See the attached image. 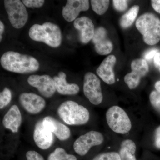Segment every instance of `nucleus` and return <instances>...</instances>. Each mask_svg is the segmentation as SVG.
I'll return each mask as SVG.
<instances>
[{
    "label": "nucleus",
    "instance_id": "obj_1",
    "mask_svg": "<svg viewBox=\"0 0 160 160\" xmlns=\"http://www.w3.org/2000/svg\"><path fill=\"white\" fill-rule=\"evenodd\" d=\"M0 62L6 70L21 74L35 72L38 70L40 66L35 58L14 51L5 52L1 57Z\"/></svg>",
    "mask_w": 160,
    "mask_h": 160
},
{
    "label": "nucleus",
    "instance_id": "obj_2",
    "mask_svg": "<svg viewBox=\"0 0 160 160\" xmlns=\"http://www.w3.org/2000/svg\"><path fill=\"white\" fill-rule=\"evenodd\" d=\"M30 38L33 41L43 42L53 48H57L62 42L61 29L54 23L46 22L42 25L34 24L29 30Z\"/></svg>",
    "mask_w": 160,
    "mask_h": 160
},
{
    "label": "nucleus",
    "instance_id": "obj_3",
    "mask_svg": "<svg viewBox=\"0 0 160 160\" xmlns=\"http://www.w3.org/2000/svg\"><path fill=\"white\" fill-rule=\"evenodd\" d=\"M58 114L63 122L70 126L86 124L89 122L90 114L88 109L74 101H65L59 106Z\"/></svg>",
    "mask_w": 160,
    "mask_h": 160
},
{
    "label": "nucleus",
    "instance_id": "obj_4",
    "mask_svg": "<svg viewBox=\"0 0 160 160\" xmlns=\"http://www.w3.org/2000/svg\"><path fill=\"white\" fill-rule=\"evenodd\" d=\"M136 27L143 36L144 42L150 46L160 41V20L153 13L146 12L137 20Z\"/></svg>",
    "mask_w": 160,
    "mask_h": 160
},
{
    "label": "nucleus",
    "instance_id": "obj_5",
    "mask_svg": "<svg viewBox=\"0 0 160 160\" xmlns=\"http://www.w3.org/2000/svg\"><path fill=\"white\" fill-rule=\"evenodd\" d=\"M107 124L109 128L116 133L126 134L132 128V123L128 115L119 106H112L106 113Z\"/></svg>",
    "mask_w": 160,
    "mask_h": 160
},
{
    "label": "nucleus",
    "instance_id": "obj_6",
    "mask_svg": "<svg viewBox=\"0 0 160 160\" xmlns=\"http://www.w3.org/2000/svg\"><path fill=\"white\" fill-rule=\"evenodd\" d=\"M4 6L12 27L22 28L27 23L28 13L25 5L19 0H5Z\"/></svg>",
    "mask_w": 160,
    "mask_h": 160
},
{
    "label": "nucleus",
    "instance_id": "obj_7",
    "mask_svg": "<svg viewBox=\"0 0 160 160\" xmlns=\"http://www.w3.org/2000/svg\"><path fill=\"white\" fill-rule=\"evenodd\" d=\"M83 92L85 96L93 105H98L102 102L101 81L93 72H87L84 76Z\"/></svg>",
    "mask_w": 160,
    "mask_h": 160
},
{
    "label": "nucleus",
    "instance_id": "obj_8",
    "mask_svg": "<svg viewBox=\"0 0 160 160\" xmlns=\"http://www.w3.org/2000/svg\"><path fill=\"white\" fill-rule=\"evenodd\" d=\"M104 138L99 132L91 130L78 138L73 143L75 152L80 156L85 155L93 146L103 143Z\"/></svg>",
    "mask_w": 160,
    "mask_h": 160
},
{
    "label": "nucleus",
    "instance_id": "obj_9",
    "mask_svg": "<svg viewBox=\"0 0 160 160\" xmlns=\"http://www.w3.org/2000/svg\"><path fill=\"white\" fill-rule=\"evenodd\" d=\"M132 71L125 76L124 81L130 89L136 88L141 79L149 71V65L144 59H136L131 64Z\"/></svg>",
    "mask_w": 160,
    "mask_h": 160
},
{
    "label": "nucleus",
    "instance_id": "obj_10",
    "mask_svg": "<svg viewBox=\"0 0 160 160\" xmlns=\"http://www.w3.org/2000/svg\"><path fill=\"white\" fill-rule=\"evenodd\" d=\"M27 82L46 98L52 97L57 91L53 78L48 75H32L27 79Z\"/></svg>",
    "mask_w": 160,
    "mask_h": 160
},
{
    "label": "nucleus",
    "instance_id": "obj_11",
    "mask_svg": "<svg viewBox=\"0 0 160 160\" xmlns=\"http://www.w3.org/2000/svg\"><path fill=\"white\" fill-rule=\"evenodd\" d=\"M19 101L24 109L32 114L39 113L46 107L45 99L32 92H23L20 94Z\"/></svg>",
    "mask_w": 160,
    "mask_h": 160
},
{
    "label": "nucleus",
    "instance_id": "obj_12",
    "mask_svg": "<svg viewBox=\"0 0 160 160\" xmlns=\"http://www.w3.org/2000/svg\"><path fill=\"white\" fill-rule=\"evenodd\" d=\"M92 42L96 52L101 55L109 54L113 49V44L108 36L107 30L103 27L95 30Z\"/></svg>",
    "mask_w": 160,
    "mask_h": 160
},
{
    "label": "nucleus",
    "instance_id": "obj_13",
    "mask_svg": "<svg viewBox=\"0 0 160 160\" xmlns=\"http://www.w3.org/2000/svg\"><path fill=\"white\" fill-rule=\"evenodd\" d=\"M89 8L88 0H68L63 7L62 15L67 22H72L77 18L81 12L87 11Z\"/></svg>",
    "mask_w": 160,
    "mask_h": 160
},
{
    "label": "nucleus",
    "instance_id": "obj_14",
    "mask_svg": "<svg viewBox=\"0 0 160 160\" xmlns=\"http://www.w3.org/2000/svg\"><path fill=\"white\" fill-rule=\"evenodd\" d=\"M53 133L45 128L42 120L36 124L33 131V140L36 145L40 149H47L52 145L53 142Z\"/></svg>",
    "mask_w": 160,
    "mask_h": 160
},
{
    "label": "nucleus",
    "instance_id": "obj_15",
    "mask_svg": "<svg viewBox=\"0 0 160 160\" xmlns=\"http://www.w3.org/2000/svg\"><path fill=\"white\" fill-rule=\"evenodd\" d=\"M43 125L60 141H66L71 135L70 130L68 126L56 119L51 116H46L42 120Z\"/></svg>",
    "mask_w": 160,
    "mask_h": 160
},
{
    "label": "nucleus",
    "instance_id": "obj_16",
    "mask_svg": "<svg viewBox=\"0 0 160 160\" xmlns=\"http://www.w3.org/2000/svg\"><path fill=\"white\" fill-rule=\"evenodd\" d=\"M116 62V57L110 55L103 60L97 69L98 75L108 85H112L115 82L113 68Z\"/></svg>",
    "mask_w": 160,
    "mask_h": 160
},
{
    "label": "nucleus",
    "instance_id": "obj_17",
    "mask_svg": "<svg viewBox=\"0 0 160 160\" xmlns=\"http://www.w3.org/2000/svg\"><path fill=\"white\" fill-rule=\"evenodd\" d=\"M73 26L80 32V41L87 44L91 40L94 34V26L91 19L87 17H82L75 20Z\"/></svg>",
    "mask_w": 160,
    "mask_h": 160
},
{
    "label": "nucleus",
    "instance_id": "obj_18",
    "mask_svg": "<svg viewBox=\"0 0 160 160\" xmlns=\"http://www.w3.org/2000/svg\"><path fill=\"white\" fill-rule=\"evenodd\" d=\"M22 123V115L21 111L17 105H13L3 118V126L12 132H17Z\"/></svg>",
    "mask_w": 160,
    "mask_h": 160
},
{
    "label": "nucleus",
    "instance_id": "obj_19",
    "mask_svg": "<svg viewBox=\"0 0 160 160\" xmlns=\"http://www.w3.org/2000/svg\"><path fill=\"white\" fill-rule=\"evenodd\" d=\"M66 78V75L63 72H60L58 76L53 77L56 91L64 95H73L78 93L79 86L75 83H68Z\"/></svg>",
    "mask_w": 160,
    "mask_h": 160
},
{
    "label": "nucleus",
    "instance_id": "obj_20",
    "mask_svg": "<svg viewBox=\"0 0 160 160\" xmlns=\"http://www.w3.org/2000/svg\"><path fill=\"white\" fill-rule=\"evenodd\" d=\"M136 146L132 140L126 139L121 144L119 153L121 160H137L135 157Z\"/></svg>",
    "mask_w": 160,
    "mask_h": 160
},
{
    "label": "nucleus",
    "instance_id": "obj_21",
    "mask_svg": "<svg viewBox=\"0 0 160 160\" xmlns=\"http://www.w3.org/2000/svg\"><path fill=\"white\" fill-rule=\"evenodd\" d=\"M140 7L137 5L132 6L120 20V25L124 29L129 28L132 25L137 17Z\"/></svg>",
    "mask_w": 160,
    "mask_h": 160
},
{
    "label": "nucleus",
    "instance_id": "obj_22",
    "mask_svg": "<svg viewBox=\"0 0 160 160\" xmlns=\"http://www.w3.org/2000/svg\"><path fill=\"white\" fill-rule=\"evenodd\" d=\"M48 160H77V158L73 155L68 154L63 148L58 147L49 155Z\"/></svg>",
    "mask_w": 160,
    "mask_h": 160
},
{
    "label": "nucleus",
    "instance_id": "obj_23",
    "mask_svg": "<svg viewBox=\"0 0 160 160\" xmlns=\"http://www.w3.org/2000/svg\"><path fill=\"white\" fill-rule=\"evenodd\" d=\"M109 1L92 0V8L95 13L99 15L105 14L109 8Z\"/></svg>",
    "mask_w": 160,
    "mask_h": 160
},
{
    "label": "nucleus",
    "instance_id": "obj_24",
    "mask_svg": "<svg viewBox=\"0 0 160 160\" xmlns=\"http://www.w3.org/2000/svg\"><path fill=\"white\" fill-rule=\"evenodd\" d=\"M12 92L10 89L5 87L0 93V109H2L11 102Z\"/></svg>",
    "mask_w": 160,
    "mask_h": 160
},
{
    "label": "nucleus",
    "instance_id": "obj_25",
    "mask_svg": "<svg viewBox=\"0 0 160 160\" xmlns=\"http://www.w3.org/2000/svg\"><path fill=\"white\" fill-rule=\"evenodd\" d=\"M92 160H121L120 155L115 152H104L96 156Z\"/></svg>",
    "mask_w": 160,
    "mask_h": 160
},
{
    "label": "nucleus",
    "instance_id": "obj_26",
    "mask_svg": "<svg viewBox=\"0 0 160 160\" xmlns=\"http://www.w3.org/2000/svg\"><path fill=\"white\" fill-rule=\"evenodd\" d=\"M150 102L153 107L160 112V93L158 91L152 92L149 96Z\"/></svg>",
    "mask_w": 160,
    "mask_h": 160
},
{
    "label": "nucleus",
    "instance_id": "obj_27",
    "mask_svg": "<svg viewBox=\"0 0 160 160\" xmlns=\"http://www.w3.org/2000/svg\"><path fill=\"white\" fill-rule=\"evenodd\" d=\"M22 2L29 8H40L43 6L45 2L44 0H23Z\"/></svg>",
    "mask_w": 160,
    "mask_h": 160
},
{
    "label": "nucleus",
    "instance_id": "obj_28",
    "mask_svg": "<svg viewBox=\"0 0 160 160\" xmlns=\"http://www.w3.org/2000/svg\"><path fill=\"white\" fill-rule=\"evenodd\" d=\"M128 1L126 0H113L112 1L115 9L118 11H125L128 8Z\"/></svg>",
    "mask_w": 160,
    "mask_h": 160
},
{
    "label": "nucleus",
    "instance_id": "obj_29",
    "mask_svg": "<svg viewBox=\"0 0 160 160\" xmlns=\"http://www.w3.org/2000/svg\"><path fill=\"white\" fill-rule=\"evenodd\" d=\"M26 158L27 160H45L40 153L34 150L27 152L26 153Z\"/></svg>",
    "mask_w": 160,
    "mask_h": 160
},
{
    "label": "nucleus",
    "instance_id": "obj_30",
    "mask_svg": "<svg viewBox=\"0 0 160 160\" xmlns=\"http://www.w3.org/2000/svg\"><path fill=\"white\" fill-rule=\"evenodd\" d=\"M158 52L157 49H150L145 53L144 54V58L145 60L147 61H150L152 58H154L155 55Z\"/></svg>",
    "mask_w": 160,
    "mask_h": 160
},
{
    "label": "nucleus",
    "instance_id": "obj_31",
    "mask_svg": "<svg viewBox=\"0 0 160 160\" xmlns=\"http://www.w3.org/2000/svg\"><path fill=\"white\" fill-rule=\"evenodd\" d=\"M154 144L157 148L160 149V126L157 128L155 132Z\"/></svg>",
    "mask_w": 160,
    "mask_h": 160
},
{
    "label": "nucleus",
    "instance_id": "obj_32",
    "mask_svg": "<svg viewBox=\"0 0 160 160\" xmlns=\"http://www.w3.org/2000/svg\"><path fill=\"white\" fill-rule=\"evenodd\" d=\"M154 66L160 72V52H158L153 58Z\"/></svg>",
    "mask_w": 160,
    "mask_h": 160
},
{
    "label": "nucleus",
    "instance_id": "obj_33",
    "mask_svg": "<svg viewBox=\"0 0 160 160\" xmlns=\"http://www.w3.org/2000/svg\"><path fill=\"white\" fill-rule=\"evenodd\" d=\"M151 4L153 9L160 13V0H152L151 1Z\"/></svg>",
    "mask_w": 160,
    "mask_h": 160
},
{
    "label": "nucleus",
    "instance_id": "obj_34",
    "mask_svg": "<svg viewBox=\"0 0 160 160\" xmlns=\"http://www.w3.org/2000/svg\"><path fill=\"white\" fill-rule=\"evenodd\" d=\"M4 30H5V26H4V24L2 21H0V41H2V37L3 32H4Z\"/></svg>",
    "mask_w": 160,
    "mask_h": 160
},
{
    "label": "nucleus",
    "instance_id": "obj_35",
    "mask_svg": "<svg viewBox=\"0 0 160 160\" xmlns=\"http://www.w3.org/2000/svg\"><path fill=\"white\" fill-rule=\"evenodd\" d=\"M155 88L158 92L160 93V81H158L155 84Z\"/></svg>",
    "mask_w": 160,
    "mask_h": 160
}]
</instances>
